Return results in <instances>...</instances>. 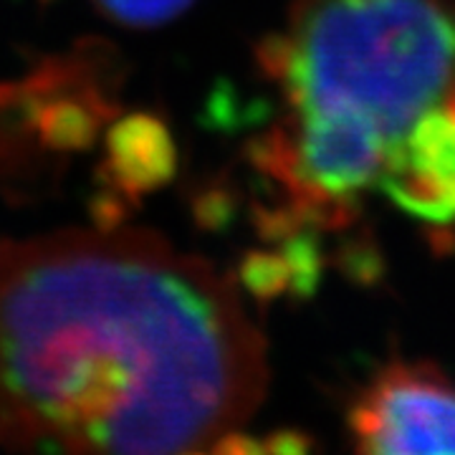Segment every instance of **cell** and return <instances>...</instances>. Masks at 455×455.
<instances>
[{
	"label": "cell",
	"instance_id": "cell-1",
	"mask_svg": "<svg viewBox=\"0 0 455 455\" xmlns=\"http://www.w3.org/2000/svg\"><path fill=\"white\" fill-rule=\"evenodd\" d=\"M266 387L230 281L152 233L0 245V443L193 453L235 435Z\"/></svg>",
	"mask_w": 455,
	"mask_h": 455
},
{
	"label": "cell",
	"instance_id": "cell-2",
	"mask_svg": "<svg viewBox=\"0 0 455 455\" xmlns=\"http://www.w3.org/2000/svg\"><path fill=\"white\" fill-rule=\"evenodd\" d=\"M283 122L260 152L314 218L377 193L395 152L455 97L451 0H293L263 51Z\"/></svg>",
	"mask_w": 455,
	"mask_h": 455
},
{
	"label": "cell",
	"instance_id": "cell-3",
	"mask_svg": "<svg viewBox=\"0 0 455 455\" xmlns=\"http://www.w3.org/2000/svg\"><path fill=\"white\" fill-rule=\"evenodd\" d=\"M349 430L364 453H455V385L433 367L392 362L357 395Z\"/></svg>",
	"mask_w": 455,
	"mask_h": 455
},
{
	"label": "cell",
	"instance_id": "cell-4",
	"mask_svg": "<svg viewBox=\"0 0 455 455\" xmlns=\"http://www.w3.org/2000/svg\"><path fill=\"white\" fill-rule=\"evenodd\" d=\"M377 193L423 223L455 226V97L400 145Z\"/></svg>",
	"mask_w": 455,
	"mask_h": 455
},
{
	"label": "cell",
	"instance_id": "cell-5",
	"mask_svg": "<svg viewBox=\"0 0 455 455\" xmlns=\"http://www.w3.org/2000/svg\"><path fill=\"white\" fill-rule=\"evenodd\" d=\"M175 142L157 116L130 114L107 132V175L114 193L140 197L175 175Z\"/></svg>",
	"mask_w": 455,
	"mask_h": 455
},
{
	"label": "cell",
	"instance_id": "cell-6",
	"mask_svg": "<svg viewBox=\"0 0 455 455\" xmlns=\"http://www.w3.org/2000/svg\"><path fill=\"white\" fill-rule=\"evenodd\" d=\"M193 0H94L99 11L130 28H152L180 16Z\"/></svg>",
	"mask_w": 455,
	"mask_h": 455
}]
</instances>
